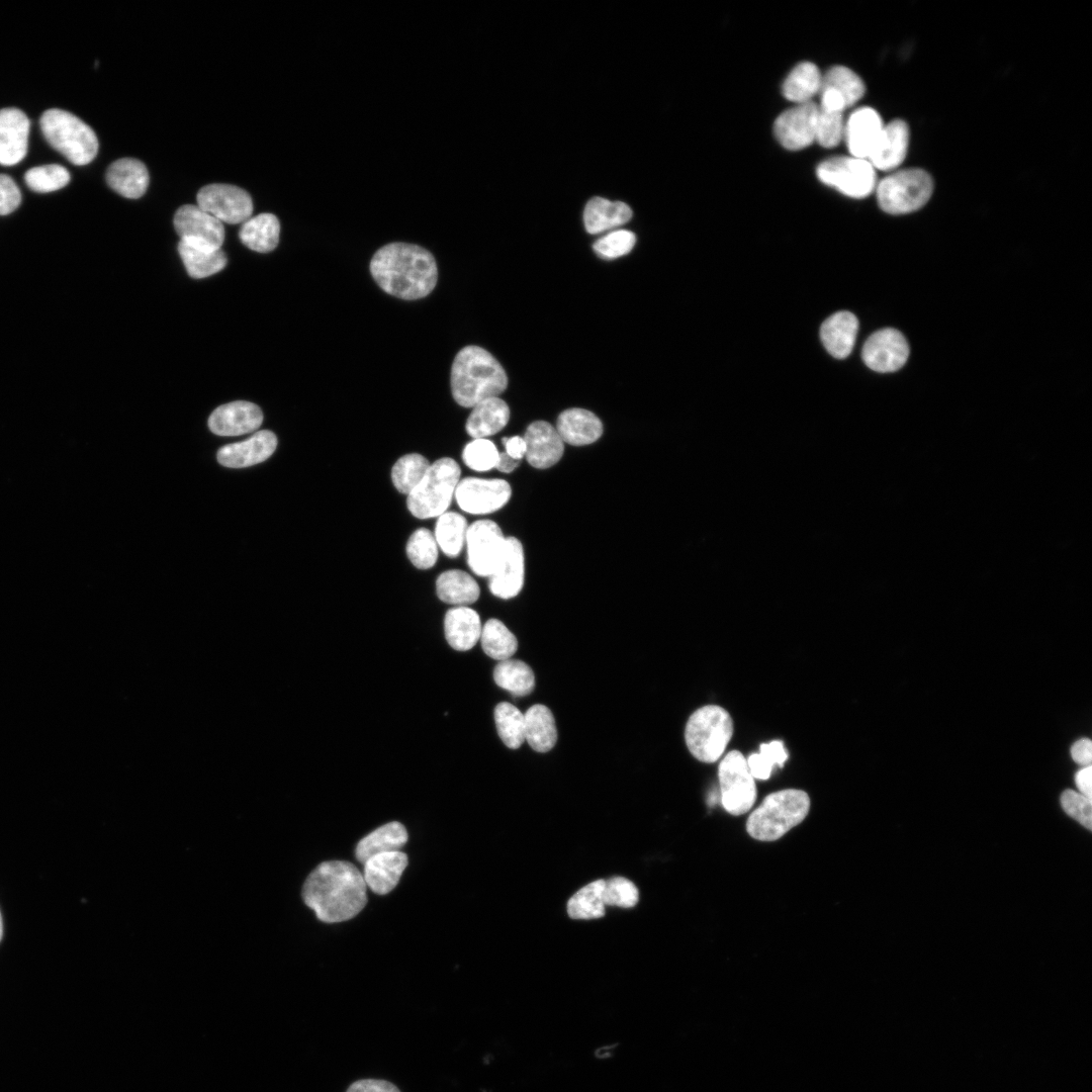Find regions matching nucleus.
I'll use <instances>...</instances> for the list:
<instances>
[{"label": "nucleus", "instance_id": "28", "mask_svg": "<svg viewBox=\"0 0 1092 1092\" xmlns=\"http://www.w3.org/2000/svg\"><path fill=\"white\" fill-rule=\"evenodd\" d=\"M106 181L119 195L136 199L149 185V173L141 161L132 158L116 160L107 169Z\"/></svg>", "mask_w": 1092, "mask_h": 1092}, {"label": "nucleus", "instance_id": "25", "mask_svg": "<svg viewBox=\"0 0 1092 1092\" xmlns=\"http://www.w3.org/2000/svg\"><path fill=\"white\" fill-rule=\"evenodd\" d=\"M858 331L856 316L846 310L838 311L827 317L820 328V338L827 352L837 359H843L851 353Z\"/></svg>", "mask_w": 1092, "mask_h": 1092}, {"label": "nucleus", "instance_id": "24", "mask_svg": "<svg viewBox=\"0 0 1092 1092\" xmlns=\"http://www.w3.org/2000/svg\"><path fill=\"white\" fill-rule=\"evenodd\" d=\"M363 864L366 886L378 895H385L397 885L407 866V856L399 850L383 852L370 857Z\"/></svg>", "mask_w": 1092, "mask_h": 1092}, {"label": "nucleus", "instance_id": "50", "mask_svg": "<svg viewBox=\"0 0 1092 1092\" xmlns=\"http://www.w3.org/2000/svg\"><path fill=\"white\" fill-rule=\"evenodd\" d=\"M638 898V890L631 881L622 877L605 881L603 900L606 906L628 908L636 905Z\"/></svg>", "mask_w": 1092, "mask_h": 1092}, {"label": "nucleus", "instance_id": "22", "mask_svg": "<svg viewBox=\"0 0 1092 1092\" xmlns=\"http://www.w3.org/2000/svg\"><path fill=\"white\" fill-rule=\"evenodd\" d=\"M884 125L875 109L861 107L854 110L844 124L843 134L850 155L868 160Z\"/></svg>", "mask_w": 1092, "mask_h": 1092}, {"label": "nucleus", "instance_id": "48", "mask_svg": "<svg viewBox=\"0 0 1092 1092\" xmlns=\"http://www.w3.org/2000/svg\"><path fill=\"white\" fill-rule=\"evenodd\" d=\"M843 112L824 109L818 106L816 139L823 148H834L843 139Z\"/></svg>", "mask_w": 1092, "mask_h": 1092}, {"label": "nucleus", "instance_id": "51", "mask_svg": "<svg viewBox=\"0 0 1092 1092\" xmlns=\"http://www.w3.org/2000/svg\"><path fill=\"white\" fill-rule=\"evenodd\" d=\"M1061 805L1070 817L1077 820L1087 829L1092 828L1091 799L1073 790H1065L1061 796Z\"/></svg>", "mask_w": 1092, "mask_h": 1092}, {"label": "nucleus", "instance_id": "42", "mask_svg": "<svg viewBox=\"0 0 1092 1092\" xmlns=\"http://www.w3.org/2000/svg\"><path fill=\"white\" fill-rule=\"evenodd\" d=\"M430 463L423 455L410 453L400 457L392 466L391 480L394 487L408 495L421 482Z\"/></svg>", "mask_w": 1092, "mask_h": 1092}, {"label": "nucleus", "instance_id": "11", "mask_svg": "<svg viewBox=\"0 0 1092 1092\" xmlns=\"http://www.w3.org/2000/svg\"><path fill=\"white\" fill-rule=\"evenodd\" d=\"M506 539L498 525L491 520H479L468 526L467 563L473 573L483 577L493 573L503 556Z\"/></svg>", "mask_w": 1092, "mask_h": 1092}, {"label": "nucleus", "instance_id": "5", "mask_svg": "<svg viewBox=\"0 0 1092 1092\" xmlns=\"http://www.w3.org/2000/svg\"><path fill=\"white\" fill-rule=\"evenodd\" d=\"M48 143L71 163L86 165L96 156L98 141L93 129L68 111L52 108L39 120Z\"/></svg>", "mask_w": 1092, "mask_h": 1092}, {"label": "nucleus", "instance_id": "29", "mask_svg": "<svg viewBox=\"0 0 1092 1092\" xmlns=\"http://www.w3.org/2000/svg\"><path fill=\"white\" fill-rule=\"evenodd\" d=\"M510 420V408L498 396L486 398L472 407L465 429L473 439L492 436L504 429Z\"/></svg>", "mask_w": 1092, "mask_h": 1092}, {"label": "nucleus", "instance_id": "38", "mask_svg": "<svg viewBox=\"0 0 1092 1092\" xmlns=\"http://www.w3.org/2000/svg\"><path fill=\"white\" fill-rule=\"evenodd\" d=\"M466 519L454 512H446L438 517L434 537L438 547L448 557H457L462 551L467 533Z\"/></svg>", "mask_w": 1092, "mask_h": 1092}, {"label": "nucleus", "instance_id": "2", "mask_svg": "<svg viewBox=\"0 0 1092 1092\" xmlns=\"http://www.w3.org/2000/svg\"><path fill=\"white\" fill-rule=\"evenodd\" d=\"M370 272L386 293L406 300L426 297L438 280L434 256L407 243H390L380 248L370 261Z\"/></svg>", "mask_w": 1092, "mask_h": 1092}, {"label": "nucleus", "instance_id": "26", "mask_svg": "<svg viewBox=\"0 0 1092 1092\" xmlns=\"http://www.w3.org/2000/svg\"><path fill=\"white\" fill-rule=\"evenodd\" d=\"M556 431L564 443L583 446L596 442L603 434L601 420L584 408H568L556 422Z\"/></svg>", "mask_w": 1092, "mask_h": 1092}, {"label": "nucleus", "instance_id": "47", "mask_svg": "<svg viewBox=\"0 0 1092 1092\" xmlns=\"http://www.w3.org/2000/svg\"><path fill=\"white\" fill-rule=\"evenodd\" d=\"M498 454L499 451L490 440L473 439L464 447L462 459L470 469L482 472L495 468Z\"/></svg>", "mask_w": 1092, "mask_h": 1092}, {"label": "nucleus", "instance_id": "41", "mask_svg": "<svg viewBox=\"0 0 1092 1092\" xmlns=\"http://www.w3.org/2000/svg\"><path fill=\"white\" fill-rule=\"evenodd\" d=\"M497 734L511 749H518L525 741L524 714L513 704L498 703L494 708Z\"/></svg>", "mask_w": 1092, "mask_h": 1092}, {"label": "nucleus", "instance_id": "53", "mask_svg": "<svg viewBox=\"0 0 1092 1092\" xmlns=\"http://www.w3.org/2000/svg\"><path fill=\"white\" fill-rule=\"evenodd\" d=\"M346 1092H400L392 1083L379 1079H362L352 1083Z\"/></svg>", "mask_w": 1092, "mask_h": 1092}, {"label": "nucleus", "instance_id": "32", "mask_svg": "<svg viewBox=\"0 0 1092 1092\" xmlns=\"http://www.w3.org/2000/svg\"><path fill=\"white\" fill-rule=\"evenodd\" d=\"M525 740L537 752L551 750L557 741L555 719L550 709L536 704L524 714Z\"/></svg>", "mask_w": 1092, "mask_h": 1092}, {"label": "nucleus", "instance_id": "34", "mask_svg": "<svg viewBox=\"0 0 1092 1092\" xmlns=\"http://www.w3.org/2000/svg\"><path fill=\"white\" fill-rule=\"evenodd\" d=\"M407 840V832L399 822H390L378 827L362 838L355 849L356 858L364 863L370 857L389 851H397Z\"/></svg>", "mask_w": 1092, "mask_h": 1092}, {"label": "nucleus", "instance_id": "39", "mask_svg": "<svg viewBox=\"0 0 1092 1092\" xmlns=\"http://www.w3.org/2000/svg\"><path fill=\"white\" fill-rule=\"evenodd\" d=\"M479 640L484 653L499 661L509 659L518 649L516 636L497 619L484 623Z\"/></svg>", "mask_w": 1092, "mask_h": 1092}, {"label": "nucleus", "instance_id": "6", "mask_svg": "<svg viewBox=\"0 0 1092 1092\" xmlns=\"http://www.w3.org/2000/svg\"><path fill=\"white\" fill-rule=\"evenodd\" d=\"M458 463L448 457L430 464L427 473L417 487L407 495L406 506L419 519L437 518L446 513L460 481Z\"/></svg>", "mask_w": 1092, "mask_h": 1092}, {"label": "nucleus", "instance_id": "54", "mask_svg": "<svg viewBox=\"0 0 1092 1092\" xmlns=\"http://www.w3.org/2000/svg\"><path fill=\"white\" fill-rule=\"evenodd\" d=\"M1071 755L1075 762L1087 766L1092 760V742L1088 738L1076 741L1071 747Z\"/></svg>", "mask_w": 1092, "mask_h": 1092}, {"label": "nucleus", "instance_id": "3", "mask_svg": "<svg viewBox=\"0 0 1092 1092\" xmlns=\"http://www.w3.org/2000/svg\"><path fill=\"white\" fill-rule=\"evenodd\" d=\"M508 385L507 374L499 362L478 346L462 348L451 368V391L455 401L464 407L500 394Z\"/></svg>", "mask_w": 1092, "mask_h": 1092}, {"label": "nucleus", "instance_id": "10", "mask_svg": "<svg viewBox=\"0 0 1092 1092\" xmlns=\"http://www.w3.org/2000/svg\"><path fill=\"white\" fill-rule=\"evenodd\" d=\"M721 801L731 815H742L756 800V786L747 760L738 750L729 751L718 768Z\"/></svg>", "mask_w": 1092, "mask_h": 1092}, {"label": "nucleus", "instance_id": "21", "mask_svg": "<svg viewBox=\"0 0 1092 1092\" xmlns=\"http://www.w3.org/2000/svg\"><path fill=\"white\" fill-rule=\"evenodd\" d=\"M277 447V437L269 430L255 433L249 439L229 444L217 452L218 462L230 468H244L268 459Z\"/></svg>", "mask_w": 1092, "mask_h": 1092}, {"label": "nucleus", "instance_id": "13", "mask_svg": "<svg viewBox=\"0 0 1092 1092\" xmlns=\"http://www.w3.org/2000/svg\"><path fill=\"white\" fill-rule=\"evenodd\" d=\"M511 495V485L504 479L465 477L460 479L454 497L462 511L486 515L502 509Z\"/></svg>", "mask_w": 1092, "mask_h": 1092}, {"label": "nucleus", "instance_id": "57", "mask_svg": "<svg viewBox=\"0 0 1092 1092\" xmlns=\"http://www.w3.org/2000/svg\"><path fill=\"white\" fill-rule=\"evenodd\" d=\"M521 463V460H517L509 456L505 451L499 452L498 459L495 468L504 473H510L514 471Z\"/></svg>", "mask_w": 1092, "mask_h": 1092}, {"label": "nucleus", "instance_id": "55", "mask_svg": "<svg viewBox=\"0 0 1092 1092\" xmlns=\"http://www.w3.org/2000/svg\"><path fill=\"white\" fill-rule=\"evenodd\" d=\"M505 446V452L514 459L522 460L526 454V443L524 437L513 436L503 439Z\"/></svg>", "mask_w": 1092, "mask_h": 1092}, {"label": "nucleus", "instance_id": "1", "mask_svg": "<svg viewBox=\"0 0 1092 1092\" xmlns=\"http://www.w3.org/2000/svg\"><path fill=\"white\" fill-rule=\"evenodd\" d=\"M302 897L321 921L342 922L355 917L366 905V884L353 863L325 861L305 880Z\"/></svg>", "mask_w": 1092, "mask_h": 1092}, {"label": "nucleus", "instance_id": "8", "mask_svg": "<svg viewBox=\"0 0 1092 1092\" xmlns=\"http://www.w3.org/2000/svg\"><path fill=\"white\" fill-rule=\"evenodd\" d=\"M880 207L890 214H905L921 208L931 197L933 180L922 169L892 173L876 186Z\"/></svg>", "mask_w": 1092, "mask_h": 1092}, {"label": "nucleus", "instance_id": "19", "mask_svg": "<svg viewBox=\"0 0 1092 1092\" xmlns=\"http://www.w3.org/2000/svg\"><path fill=\"white\" fill-rule=\"evenodd\" d=\"M525 457L529 464L538 469L555 465L564 452V442L556 429L545 421H536L526 430Z\"/></svg>", "mask_w": 1092, "mask_h": 1092}, {"label": "nucleus", "instance_id": "20", "mask_svg": "<svg viewBox=\"0 0 1092 1092\" xmlns=\"http://www.w3.org/2000/svg\"><path fill=\"white\" fill-rule=\"evenodd\" d=\"M30 122L20 109H0V164L12 166L26 155Z\"/></svg>", "mask_w": 1092, "mask_h": 1092}, {"label": "nucleus", "instance_id": "27", "mask_svg": "<svg viewBox=\"0 0 1092 1092\" xmlns=\"http://www.w3.org/2000/svg\"><path fill=\"white\" fill-rule=\"evenodd\" d=\"M481 629L478 613L469 607H455L445 615V637L455 650L466 651L474 647L480 638Z\"/></svg>", "mask_w": 1092, "mask_h": 1092}, {"label": "nucleus", "instance_id": "33", "mask_svg": "<svg viewBox=\"0 0 1092 1092\" xmlns=\"http://www.w3.org/2000/svg\"><path fill=\"white\" fill-rule=\"evenodd\" d=\"M436 589L442 602L457 607H466L475 603L480 594L475 579L460 569L442 572L436 580Z\"/></svg>", "mask_w": 1092, "mask_h": 1092}, {"label": "nucleus", "instance_id": "31", "mask_svg": "<svg viewBox=\"0 0 1092 1092\" xmlns=\"http://www.w3.org/2000/svg\"><path fill=\"white\" fill-rule=\"evenodd\" d=\"M178 253L188 275L195 279L211 276L226 265L224 252L196 245L184 240L178 244Z\"/></svg>", "mask_w": 1092, "mask_h": 1092}, {"label": "nucleus", "instance_id": "58", "mask_svg": "<svg viewBox=\"0 0 1092 1092\" xmlns=\"http://www.w3.org/2000/svg\"><path fill=\"white\" fill-rule=\"evenodd\" d=\"M614 1051H615V1046L611 1045V1044H608V1045H603V1046L599 1048L595 1052V1054H596L597 1058L605 1060V1059L611 1058L613 1056Z\"/></svg>", "mask_w": 1092, "mask_h": 1092}, {"label": "nucleus", "instance_id": "4", "mask_svg": "<svg viewBox=\"0 0 1092 1092\" xmlns=\"http://www.w3.org/2000/svg\"><path fill=\"white\" fill-rule=\"evenodd\" d=\"M810 798L805 791L785 789L767 795L746 821V831L754 839L775 841L801 823L808 815Z\"/></svg>", "mask_w": 1092, "mask_h": 1092}, {"label": "nucleus", "instance_id": "15", "mask_svg": "<svg viewBox=\"0 0 1092 1092\" xmlns=\"http://www.w3.org/2000/svg\"><path fill=\"white\" fill-rule=\"evenodd\" d=\"M909 345L897 330L887 328L872 334L866 341L861 357L864 364L876 372H894L907 361Z\"/></svg>", "mask_w": 1092, "mask_h": 1092}, {"label": "nucleus", "instance_id": "17", "mask_svg": "<svg viewBox=\"0 0 1092 1092\" xmlns=\"http://www.w3.org/2000/svg\"><path fill=\"white\" fill-rule=\"evenodd\" d=\"M525 558L521 541L516 537H507L503 556L488 577L490 593L500 599H512L519 595L524 584Z\"/></svg>", "mask_w": 1092, "mask_h": 1092}, {"label": "nucleus", "instance_id": "35", "mask_svg": "<svg viewBox=\"0 0 1092 1092\" xmlns=\"http://www.w3.org/2000/svg\"><path fill=\"white\" fill-rule=\"evenodd\" d=\"M279 234L278 218L272 213H261L243 222L239 237L252 251L268 253L277 247Z\"/></svg>", "mask_w": 1092, "mask_h": 1092}, {"label": "nucleus", "instance_id": "52", "mask_svg": "<svg viewBox=\"0 0 1092 1092\" xmlns=\"http://www.w3.org/2000/svg\"><path fill=\"white\" fill-rule=\"evenodd\" d=\"M21 202V193L11 177L0 174V214L13 212Z\"/></svg>", "mask_w": 1092, "mask_h": 1092}, {"label": "nucleus", "instance_id": "59", "mask_svg": "<svg viewBox=\"0 0 1092 1092\" xmlns=\"http://www.w3.org/2000/svg\"><path fill=\"white\" fill-rule=\"evenodd\" d=\"M2 934H3V923H2L1 913H0V940L2 938Z\"/></svg>", "mask_w": 1092, "mask_h": 1092}, {"label": "nucleus", "instance_id": "16", "mask_svg": "<svg viewBox=\"0 0 1092 1092\" xmlns=\"http://www.w3.org/2000/svg\"><path fill=\"white\" fill-rule=\"evenodd\" d=\"M173 222L180 240L214 250H219L224 241L222 222L198 205L185 204L179 207Z\"/></svg>", "mask_w": 1092, "mask_h": 1092}, {"label": "nucleus", "instance_id": "36", "mask_svg": "<svg viewBox=\"0 0 1092 1092\" xmlns=\"http://www.w3.org/2000/svg\"><path fill=\"white\" fill-rule=\"evenodd\" d=\"M822 74L818 67L810 62L798 64L785 79L782 92L786 99L796 104L811 101L820 92Z\"/></svg>", "mask_w": 1092, "mask_h": 1092}, {"label": "nucleus", "instance_id": "45", "mask_svg": "<svg viewBox=\"0 0 1092 1092\" xmlns=\"http://www.w3.org/2000/svg\"><path fill=\"white\" fill-rule=\"evenodd\" d=\"M24 181L32 191L48 193L65 187L70 181V174L61 165L48 164L27 170Z\"/></svg>", "mask_w": 1092, "mask_h": 1092}, {"label": "nucleus", "instance_id": "56", "mask_svg": "<svg viewBox=\"0 0 1092 1092\" xmlns=\"http://www.w3.org/2000/svg\"><path fill=\"white\" fill-rule=\"evenodd\" d=\"M1092 767L1091 765L1084 766L1078 770L1075 775V783L1081 794L1089 799L1092 798Z\"/></svg>", "mask_w": 1092, "mask_h": 1092}, {"label": "nucleus", "instance_id": "40", "mask_svg": "<svg viewBox=\"0 0 1092 1092\" xmlns=\"http://www.w3.org/2000/svg\"><path fill=\"white\" fill-rule=\"evenodd\" d=\"M605 881L597 880L578 890L567 903V913L573 919H594L605 914L603 900Z\"/></svg>", "mask_w": 1092, "mask_h": 1092}, {"label": "nucleus", "instance_id": "30", "mask_svg": "<svg viewBox=\"0 0 1092 1092\" xmlns=\"http://www.w3.org/2000/svg\"><path fill=\"white\" fill-rule=\"evenodd\" d=\"M631 217L632 210L626 203L602 197L592 198L583 212L585 230L593 235L622 225Z\"/></svg>", "mask_w": 1092, "mask_h": 1092}, {"label": "nucleus", "instance_id": "44", "mask_svg": "<svg viewBox=\"0 0 1092 1092\" xmlns=\"http://www.w3.org/2000/svg\"><path fill=\"white\" fill-rule=\"evenodd\" d=\"M438 548L434 534L426 528H420L410 536L405 551L414 566L429 569L437 562Z\"/></svg>", "mask_w": 1092, "mask_h": 1092}, {"label": "nucleus", "instance_id": "37", "mask_svg": "<svg viewBox=\"0 0 1092 1092\" xmlns=\"http://www.w3.org/2000/svg\"><path fill=\"white\" fill-rule=\"evenodd\" d=\"M495 684L514 696H527L535 687V675L531 667L522 660L506 659L499 661L493 669Z\"/></svg>", "mask_w": 1092, "mask_h": 1092}, {"label": "nucleus", "instance_id": "23", "mask_svg": "<svg viewBox=\"0 0 1092 1092\" xmlns=\"http://www.w3.org/2000/svg\"><path fill=\"white\" fill-rule=\"evenodd\" d=\"M909 127L902 119L884 125L868 161L876 169L888 171L904 161L909 146Z\"/></svg>", "mask_w": 1092, "mask_h": 1092}, {"label": "nucleus", "instance_id": "43", "mask_svg": "<svg viewBox=\"0 0 1092 1092\" xmlns=\"http://www.w3.org/2000/svg\"><path fill=\"white\" fill-rule=\"evenodd\" d=\"M824 88L837 91L844 99L847 107L856 103L866 91V86L860 77L844 66H834L825 74H822L821 89Z\"/></svg>", "mask_w": 1092, "mask_h": 1092}, {"label": "nucleus", "instance_id": "7", "mask_svg": "<svg viewBox=\"0 0 1092 1092\" xmlns=\"http://www.w3.org/2000/svg\"><path fill=\"white\" fill-rule=\"evenodd\" d=\"M733 735V721L727 710L707 705L696 710L685 729L686 744L694 757L706 763L717 761Z\"/></svg>", "mask_w": 1092, "mask_h": 1092}, {"label": "nucleus", "instance_id": "49", "mask_svg": "<svg viewBox=\"0 0 1092 1092\" xmlns=\"http://www.w3.org/2000/svg\"><path fill=\"white\" fill-rule=\"evenodd\" d=\"M636 242L635 235L627 230H618L597 240L594 250L603 259L612 260L628 254Z\"/></svg>", "mask_w": 1092, "mask_h": 1092}, {"label": "nucleus", "instance_id": "14", "mask_svg": "<svg viewBox=\"0 0 1092 1092\" xmlns=\"http://www.w3.org/2000/svg\"><path fill=\"white\" fill-rule=\"evenodd\" d=\"M817 113L818 105L813 101L796 104L784 111L774 124L776 139L790 151L810 146L816 139Z\"/></svg>", "mask_w": 1092, "mask_h": 1092}, {"label": "nucleus", "instance_id": "46", "mask_svg": "<svg viewBox=\"0 0 1092 1092\" xmlns=\"http://www.w3.org/2000/svg\"><path fill=\"white\" fill-rule=\"evenodd\" d=\"M760 752L749 755L747 764L753 778L767 780L776 764L782 767L789 754L784 742L774 740L769 743L760 744Z\"/></svg>", "mask_w": 1092, "mask_h": 1092}, {"label": "nucleus", "instance_id": "18", "mask_svg": "<svg viewBox=\"0 0 1092 1092\" xmlns=\"http://www.w3.org/2000/svg\"><path fill=\"white\" fill-rule=\"evenodd\" d=\"M262 422L263 413L257 404L237 400L216 407L208 419V427L215 435L232 437L251 433Z\"/></svg>", "mask_w": 1092, "mask_h": 1092}, {"label": "nucleus", "instance_id": "9", "mask_svg": "<svg viewBox=\"0 0 1092 1092\" xmlns=\"http://www.w3.org/2000/svg\"><path fill=\"white\" fill-rule=\"evenodd\" d=\"M819 180L852 198H864L877 186L876 170L867 159L834 157L817 167Z\"/></svg>", "mask_w": 1092, "mask_h": 1092}, {"label": "nucleus", "instance_id": "12", "mask_svg": "<svg viewBox=\"0 0 1092 1092\" xmlns=\"http://www.w3.org/2000/svg\"><path fill=\"white\" fill-rule=\"evenodd\" d=\"M197 205L221 222L236 224L250 218L253 202L250 194L235 185L209 184L196 196Z\"/></svg>", "mask_w": 1092, "mask_h": 1092}]
</instances>
